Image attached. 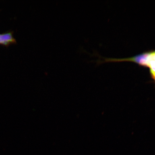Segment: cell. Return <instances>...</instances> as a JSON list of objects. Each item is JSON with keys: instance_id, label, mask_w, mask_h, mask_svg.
I'll use <instances>...</instances> for the list:
<instances>
[{"instance_id": "1", "label": "cell", "mask_w": 155, "mask_h": 155, "mask_svg": "<svg viewBox=\"0 0 155 155\" xmlns=\"http://www.w3.org/2000/svg\"><path fill=\"white\" fill-rule=\"evenodd\" d=\"M16 43V40L13 38L11 32L0 34V45L8 46L9 45Z\"/></svg>"}]
</instances>
